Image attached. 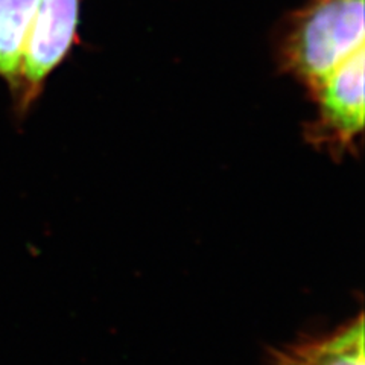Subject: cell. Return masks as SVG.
<instances>
[{
	"label": "cell",
	"instance_id": "4",
	"mask_svg": "<svg viewBox=\"0 0 365 365\" xmlns=\"http://www.w3.org/2000/svg\"><path fill=\"white\" fill-rule=\"evenodd\" d=\"M269 365H364V315L329 335L274 350Z\"/></svg>",
	"mask_w": 365,
	"mask_h": 365
},
{
	"label": "cell",
	"instance_id": "1",
	"mask_svg": "<svg viewBox=\"0 0 365 365\" xmlns=\"http://www.w3.org/2000/svg\"><path fill=\"white\" fill-rule=\"evenodd\" d=\"M365 49L364 0H311L292 20L283 63L312 91Z\"/></svg>",
	"mask_w": 365,
	"mask_h": 365
},
{
	"label": "cell",
	"instance_id": "2",
	"mask_svg": "<svg viewBox=\"0 0 365 365\" xmlns=\"http://www.w3.org/2000/svg\"><path fill=\"white\" fill-rule=\"evenodd\" d=\"M79 0H40L19 72L11 81L13 111L25 118L40 98L46 79L66 58L76 36Z\"/></svg>",
	"mask_w": 365,
	"mask_h": 365
},
{
	"label": "cell",
	"instance_id": "3",
	"mask_svg": "<svg viewBox=\"0 0 365 365\" xmlns=\"http://www.w3.org/2000/svg\"><path fill=\"white\" fill-rule=\"evenodd\" d=\"M364 67L365 49H361L314 90L318 114L309 137L315 143L339 154L353 151L364 131Z\"/></svg>",
	"mask_w": 365,
	"mask_h": 365
},
{
	"label": "cell",
	"instance_id": "5",
	"mask_svg": "<svg viewBox=\"0 0 365 365\" xmlns=\"http://www.w3.org/2000/svg\"><path fill=\"white\" fill-rule=\"evenodd\" d=\"M40 0H0V78L13 81L37 16Z\"/></svg>",
	"mask_w": 365,
	"mask_h": 365
}]
</instances>
